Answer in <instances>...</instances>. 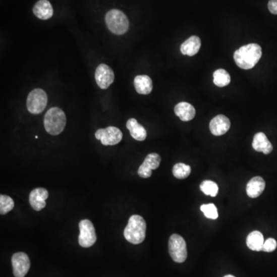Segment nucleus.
Wrapping results in <instances>:
<instances>
[{
  "mask_svg": "<svg viewBox=\"0 0 277 277\" xmlns=\"http://www.w3.org/2000/svg\"><path fill=\"white\" fill-rule=\"evenodd\" d=\"M146 224L141 215H133L124 230V237L133 244H140L146 238Z\"/></svg>",
  "mask_w": 277,
  "mask_h": 277,
  "instance_id": "f03ea898",
  "label": "nucleus"
},
{
  "mask_svg": "<svg viewBox=\"0 0 277 277\" xmlns=\"http://www.w3.org/2000/svg\"><path fill=\"white\" fill-rule=\"evenodd\" d=\"M13 274L16 277H24L30 268V260L25 253H17L12 257Z\"/></svg>",
  "mask_w": 277,
  "mask_h": 277,
  "instance_id": "9d476101",
  "label": "nucleus"
},
{
  "mask_svg": "<svg viewBox=\"0 0 277 277\" xmlns=\"http://www.w3.org/2000/svg\"><path fill=\"white\" fill-rule=\"evenodd\" d=\"M33 13L37 18L42 20L50 19L53 15V9L48 0H39L35 4Z\"/></svg>",
  "mask_w": 277,
  "mask_h": 277,
  "instance_id": "4468645a",
  "label": "nucleus"
},
{
  "mask_svg": "<svg viewBox=\"0 0 277 277\" xmlns=\"http://www.w3.org/2000/svg\"><path fill=\"white\" fill-rule=\"evenodd\" d=\"M200 189L205 195L215 197L219 192V187L215 182L211 180H204L200 184Z\"/></svg>",
  "mask_w": 277,
  "mask_h": 277,
  "instance_id": "b1692460",
  "label": "nucleus"
},
{
  "mask_svg": "<svg viewBox=\"0 0 277 277\" xmlns=\"http://www.w3.org/2000/svg\"><path fill=\"white\" fill-rule=\"evenodd\" d=\"M230 128V121L226 116H216L209 123V130L214 136H223L229 131Z\"/></svg>",
  "mask_w": 277,
  "mask_h": 277,
  "instance_id": "f8f14e48",
  "label": "nucleus"
},
{
  "mask_svg": "<svg viewBox=\"0 0 277 277\" xmlns=\"http://www.w3.org/2000/svg\"><path fill=\"white\" fill-rule=\"evenodd\" d=\"M95 136L104 146H114L123 140V133L115 127L99 129L95 133Z\"/></svg>",
  "mask_w": 277,
  "mask_h": 277,
  "instance_id": "6e6552de",
  "label": "nucleus"
},
{
  "mask_svg": "<svg viewBox=\"0 0 277 277\" xmlns=\"http://www.w3.org/2000/svg\"><path fill=\"white\" fill-rule=\"evenodd\" d=\"M266 183L262 177H256L250 180L246 186V193L250 198H257L264 191Z\"/></svg>",
  "mask_w": 277,
  "mask_h": 277,
  "instance_id": "dca6fc26",
  "label": "nucleus"
},
{
  "mask_svg": "<svg viewBox=\"0 0 277 277\" xmlns=\"http://www.w3.org/2000/svg\"><path fill=\"white\" fill-rule=\"evenodd\" d=\"M231 81L230 74L224 69H219L213 73L214 84L219 87H224L230 84Z\"/></svg>",
  "mask_w": 277,
  "mask_h": 277,
  "instance_id": "4be33fe9",
  "label": "nucleus"
},
{
  "mask_svg": "<svg viewBox=\"0 0 277 277\" xmlns=\"http://www.w3.org/2000/svg\"><path fill=\"white\" fill-rule=\"evenodd\" d=\"M277 243L274 239L269 238L264 242L263 243V249L262 251L267 252V253H271V252L274 251L276 249Z\"/></svg>",
  "mask_w": 277,
  "mask_h": 277,
  "instance_id": "bb28decb",
  "label": "nucleus"
},
{
  "mask_svg": "<svg viewBox=\"0 0 277 277\" xmlns=\"http://www.w3.org/2000/svg\"><path fill=\"white\" fill-rule=\"evenodd\" d=\"M174 112L176 115L183 122L190 121L196 116V109L193 105L186 102L177 104L174 108Z\"/></svg>",
  "mask_w": 277,
  "mask_h": 277,
  "instance_id": "2eb2a0df",
  "label": "nucleus"
},
{
  "mask_svg": "<svg viewBox=\"0 0 277 277\" xmlns=\"http://www.w3.org/2000/svg\"><path fill=\"white\" fill-rule=\"evenodd\" d=\"M224 277H235V276H234V275H225V276H224Z\"/></svg>",
  "mask_w": 277,
  "mask_h": 277,
  "instance_id": "c85d7f7f",
  "label": "nucleus"
},
{
  "mask_svg": "<svg viewBox=\"0 0 277 277\" xmlns=\"http://www.w3.org/2000/svg\"><path fill=\"white\" fill-rule=\"evenodd\" d=\"M134 86L139 94L148 95L152 90V81L146 75H139L134 79Z\"/></svg>",
  "mask_w": 277,
  "mask_h": 277,
  "instance_id": "6ab92c4d",
  "label": "nucleus"
},
{
  "mask_svg": "<svg viewBox=\"0 0 277 277\" xmlns=\"http://www.w3.org/2000/svg\"><path fill=\"white\" fill-rule=\"evenodd\" d=\"M268 9L272 14L277 15V0H269Z\"/></svg>",
  "mask_w": 277,
  "mask_h": 277,
  "instance_id": "cd10ccee",
  "label": "nucleus"
},
{
  "mask_svg": "<svg viewBox=\"0 0 277 277\" xmlns=\"http://www.w3.org/2000/svg\"><path fill=\"white\" fill-rule=\"evenodd\" d=\"M264 242V237L259 231L250 233L246 238V245L253 251H262Z\"/></svg>",
  "mask_w": 277,
  "mask_h": 277,
  "instance_id": "412c9836",
  "label": "nucleus"
},
{
  "mask_svg": "<svg viewBox=\"0 0 277 277\" xmlns=\"http://www.w3.org/2000/svg\"><path fill=\"white\" fill-rule=\"evenodd\" d=\"M14 201L10 196L6 195L0 196V214L5 215L14 208Z\"/></svg>",
  "mask_w": 277,
  "mask_h": 277,
  "instance_id": "393cba45",
  "label": "nucleus"
},
{
  "mask_svg": "<svg viewBox=\"0 0 277 277\" xmlns=\"http://www.w3.org/2000/svg\"><path fill=\"white\" fill-rule=\"evenodd\" d=\"M47 102L46 92L42 89H35L28 96L26 107L31 114H39L45 110Z\"/></svg>",
  "mask_w": 277,
  "mask_h": 277,
  "instance_id": "39448f33",
  "label": "nucleus"
},
{
  "mask_svg": "<svg viewBox=\"0 0 277 277\" xmlns=\"http://www.w3.org/2000/svg\"><path fill=\"white\" fill-rule=\"evenodd\" d=\"M95 79H96V83L100 89H106L114 83L115 75L109 66L100 64L96 68Z\"/></svg>",
  "mask_w": 277,
  "mask_h": 277,
  "instance_id": "1a4fd4ad",
  "label": "nucleus"
},
{
  "mask_svg": "<svg viewBox=\"0 0 277 277\" xmlns=\"http://www.w3.org/2000/svg\"><path fill=\"white\" fill-rule=\"evenodd\" d=\"M252 146L255 150L263 152L266 155L270 153L272 151V144L263 133H258L255 135Z\"/></svg>",
  "mask_w": 277,
  "mask_h": 277,
  "instance_id": "a211bd4d",
  "label": "nucleus"
},
{
  "mask_svg": "<svg viewBox=\"0 0 277 277\" xmlns=\"http://www.w3.org/2000/svg\"><path fill=\"white\" fill-rule=\"evenodd\" d=\"M190 173H191V168L190 165L182 162L176 164L173 168V174L174 177L180 180L187 178L190 176Z\"/></svg>",
  "mask_w": 277,
  "mask_h": 277,
  "instance_id": "5701e85b",
  "label": "nucleus"
},
{
  "mask_svg": "<svg viewBox=\"0 0 277 277\" xmlns=\"http://www.w3.org/2000/svg\"><path fill=\"white\" fill-rule=\"evenodd\" d=\"M80 228V236H79V243L82 247L89 248L96 241V231L94 226L89 219H83L79 224Z\"/></svg>",
  "mask_w": 277,
  "mask_h": 277,
  "instance_id": "0eeeda50",
  "label": "nucleus"
},
{
  "mask_svg": "<svg viewBox=\"0 0 277 277\" xmlns=\"http://www.w3.org/2000/svg\"><path fill=\"white\" fill-rule=\"evenodd\" d=\"M67 124L65 113L58 107H52L45 114L44 127L48 133L57 136L64 131Z\"/></svg>",
  "mask_w": 277,
  "mask_h": 277,
  "instance_id": "7ed1b4c3",
  "label": "nucleus"
},
{
  "mask_svg": "<svg viewBox=\"0 0 277 277\" xmlns=\"http://www.w3.org/2000/svg\"><path fill=\"white\" fill-rule=\"evenodd\" d=\"M169 253L176 263H183L187 259V243L181 236L178 234H173L170 237Z\"/></svg>",
  "mask_w": 277,
  "mask_h": 277,
  "instance_id": "423d86ee",
  "label": "nucleus"
},
{
  "mask_svg": "<svg viewBox=\"0 0 277 277\" xmlns=\"http://www.w3.org/2000/svg\"><path fill=\"white\" fill-rule=\"evenodd\" d=\"M49 193L47 190L44 188L35 189L29 194V203L35 210H42L46 205L45 200L47 199Z\"/></svg>",
  "mask_w": 277,
  "mask_h": 277,
  "instance_id": "ddd939ff",
  "label": "nucleus"
},
{
  "mask_svg": "<svg viewBox=\"0 0 277 277\" xmlns=\"http://www.w3.org/2000/svg\"><path fill=\"white\" fill-rule=\"evenodd\" d=\"M107 27L115 35L125 34L130 27L128 18L119 10H111L105 14Z\"/></svg>",
  "mask_w": 277,
  "mask_h": 277,
  "instance_id": "20e7f679",
  "label": "nucleus"
},
{
  "mask_svg": "<svg viewBox=\"0 0 277 277\" xmlns=\"http://www.w3.org/2000/svg\"><path fill=\"white\" fill-rule=\"evenodd\" d=\"M127 127L132 137L137 141H144L147 136L146 129L138 123L136 119H130L127 121Z\"/></svg>",
  "mask_w": 277,
  "mask_h": 277,
  "instance_id": "aec40b11",
  "label": "nucleus"
},
{
  "mask_svg": "<svg viewBox=\"0 0 277 277\" xmlns=\"http://www.w3.org/2000/svg\"><path fill=\"white\" fill-rule=\"evenodd\" d=\"M262 57L261 46L256 43L243 45L234 52L236 64L243 70L253 69Z\"/></svg>",
  "mask_w": 277,
  "mask_h": 277,
  "instance_id": "f257e3e1",
  "label": "nucleus"
},
{
  "mask_svg": "<svg viewBox=\"0 0 277 277\" xmlns=\"http://www.w3.org/2000/svg\"><path fill=\"white\" fill-rule=\"evenodd\" d=\"M200 209L204 213L205 216L208 219H216L219 216L217 208L212 203L202 205L200 206Z\"/></svg>",
  "mask_w": 277,
  "mask_h": 277,
  "instance_id": "a878e982",
  "label": "nucleus"
},
{
  "mask_svg": "<svg viewBox=\"0 0 277 277\" xmlns=\"http://www.w3.org/2000/svg\"><path fill=\"white\" fill-rule=\"evenodd\" d=\"M160 162L161 157L159 154L149 153L138 170V174L142 178H149L152 176V171L156 170Z\"/></svg>",
  "mask_w": 277,
  "mask_h": 277,
  "instance_id": "9b49d317",
  "label": "nucleus"
},
{
  "mask_svg": "<svg viewBox=\"0 0 277 277\" xmlns=\"http://www.w3.org/2000/svg\"><path fill=\"white\" fill-rule=\"evenodd\" d=\"M201 47V40L198 36H193L183 42L180 46V51L183 55L193 57L196 55Z\"/></svg>",
  "mask_w": 277,
  "mask_h": 277,
  "instance_id": "f3484780",
  "label": "nucleus"
}]
</instances>
